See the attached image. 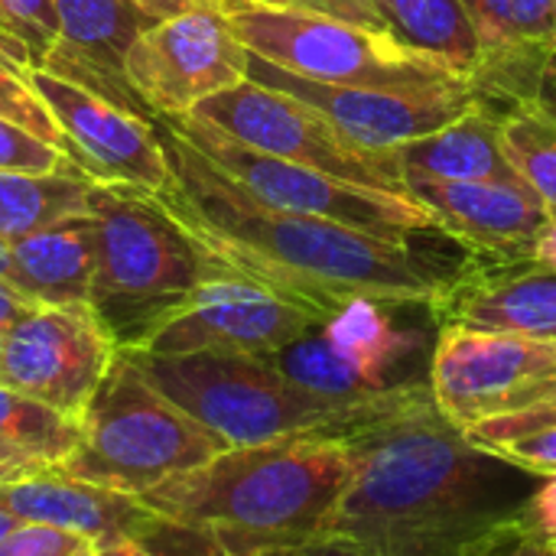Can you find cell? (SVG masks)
I'll return each mask as SVG.
<instances>
[{
    "mask_svg": "<svg viewBox=\"0 0 556 556\" xmlns=\"http://www.w3.org/2000/svg\"><path fill=\"white\" fill-rule=\"evenodd\" d=\"M189 114L208 121L212 127L261 153L339 176L355 186L410 195L397 150H371L349 137L313 104L267 88L254 78H244L241 85L205 98Z\"/></svg>",
    "mask_w": 556,
    "mask_h": 556,
    "instance_id": "obj_9",
    "label": "cell"
},
{
    "mask_svg": "<svg viewBox=\"0 0 556 556\" xmlns=\"http://www.w3.org/2000/svg\"><path fill=\"white\" fill-rule=\"evenodd\" d=\"M518 528H521V531H534V534H556V511L554 515H544V518L521 521Z\"/></svg>",
    "mask_w": 556,
    "mask_h": 556,
    "instance_id": "obj_40",
    "label": "cell"
},
{
    "mask_svg": "<svg viewBox=\"0 0 556 556\" xmlns=\"http://www.w3.org/2000/svg\"><path fill=\"white\" fill-rule=\"evenodd\" d=\"M91 192L94 179L72 160L52 173L0 169V238L13 244L42 228L91 215Z\"/></svg>",
    "mask_w": 556,
    "mask_h": 556,
    "instance_id": "obj_22",
    "label": "cell"
},
{
    "mask_svg": "<svg viewBox=\"0 0 556 556\" xmlns=\"http://www.w3.org/2000/svg\"><path fill=\"white\" fill-rule=\"evenodd\" d=\"M36 303H29L26 296H20L13 287H7L3 280H0V332H7L23 313H29Z\"/></svg>",
    "mask_w": 556,
    "mask_h": 556,
    "instance_id": "obj_37",
    "label": "cell"
},
{
    "mask_svg": "<svg viewBox=\"0 0 556 556\" xmlns=\"http://www.w3.org/2000/svg\"><path fill=\"white\" fill-rule=\"evenodd\" d=\"M502 140L518 176L556 212V104L528 98L502 111Z\"/></svg>",
    "mask_w": 556,
    "mask_h": 556,
    "instance_id": "obj_27",
    "label": "cell"
},
{
    "mask_svg": "<svg viewBox=\"0 0 556 556\" xmlns=\"http://www.w3.org/2000/svg\"><path fill=\"white\" fill-rule=\"evenodd\" d=\"M352 479L339 437H290L225 450L147 495L153 511L208 531L231 556L323 538Z\"/></svg>",
    "mask_w": 556,
    "mask_h": 556,
    "instance_id": "obj_3",
    "label": "cell"
},
{
    "mask_svg": "<svg viewBox=\"0 0 556 556\" xmlns=\"http://www.w3.org/2000/svg\"><path fill=\"white\" fill-rule=\"evenodd\" d=\"M0 362H3V332H0Z\"/></svg>",
    "mask_w": 556,
    "mask_h": 556,
    "instance_id": "obj_44",
    "label": "cell"
},
{
    "mask_svg": "<svg viewBox=\"0 0 556 556\" xmlns=\"http://www.w3.org/2000/svg\"><path fill=\"white\" fill-rule=\"evenodd\" d=\"M531 254L538 264H544L547 270H556V212H551L547 225L541 228V235L531 244Z\"/></svg>",
    "mask_w": 556,
    "mask_h": 556,
    "instance_id": "obj_38",
    "label": "cell"
},
{
    "mask_svg": "<svg viewBox=\"0 0 556 556\" xmlns=\"http://www.w3.org/2000/svg\"><path fill=\"white\" fill-rule=\"evenodd\" d=\"M388 29L456 68L472 81L479 68V39L459 0H375Z\"/></svg>",
    "mask_w": 556,
    "mask_h": 556,
    "instance_id": "obj_24",
    "label": "cell"
},
{
    "mask_svg": "<svg viewBox=\"0 0 556 556\" xmlns=\"http://www.w3.org/2000/svg\"><path fill=\"white\" fill-rule=\"evenodd\" d=\"M485 556H556V534H534L515 528Z\"/></svg>",
    "mask_w": 556,
    "mask_h": 556,
    "instance_id": "obj_35",
    "label": "cell"
},
{
    "mask_svg": "<svg viewBox=\"0 0 556 556\" xmlns=\"http://www.w3.org/2000/svg\"><path fill=\"white\" fill-rule=\"evenodd\" d=\"M0 20L7 36L20 46L26 65L39 68L59 36L55 0H0Z\"/></svg>",
    "mask_w": 556,
    "mask_h": 556,
    "instance_id": "obj_30",
    "label": "cell"
},
{
    "mask_svg": "<svg viewBox=\"0 0 556 556\" xmlns=\"http://www.w3.org/2000/svg\"><path fill=\"white\" fill-rule=\"evenodd\" d=\"M147 13H153L156 20H169L199 7H222V0H137Z\"/></svg>",
    "mask_w": 556,
    "mask_h": 556,
    "instance_id": "obj_36",
    "label": "cell"
},
{
    "mask_svg": "<svg viewBox=\"0 0 556 556\" xmlns=\"http://www.w3.org/2000/svg\"><path fill=\"white\" fill-rule=\"evenodd\" d=\"M153 130L173 179L160 202L235 274L300 303L323 323L352 300L427 309L459 257L427 248L443 231H368L329 218L267 208L182 140L163 117Z\"/></svg>",
    "mask_w": 556,
    "mask_h": 556,
    "instance_id": "obj_1",
    "label": "cell"
},
{
    "mask_svg": "<svg viewBox=\"0 0 556 556\" xmlns=\"http://www.w3.org/2000/svg\"><path fill=\"white\" fill-rule=\"evenodd\" d=\"M13 290L36 306H78L94 280V218H68L10 244Z\"/></svg>",
    "mask_w": 556,
    "mask_h": 556,
    "instance_id": "obj_21",
    "label": "cell"
},
{
    "mask_svg": "<svg viewBox=\"0 0 556 556\" xmlns=\"http://www.w3.org/2000/svg\"><path fill=\"white\" fill-rule=\"evenodd\" d=\"M68 156L55 150L52 143L39 140L36 134L23 130L20 124L0 117V169H16V173H52L65 163Z\"/></svg>",
    "mask_w": 556,
    "mask_h": 556,
    "instance_id": "obj_32",
    "label": "cell"
},
{
    "mask_svg": "<svg viewBox=\"0 0 556 556\" xmlns=\"http://www.w3.org/2000/svg\"><path fill=\"white\" fill-rule=\"evenodd\" d=\"M78 424L81 440L55 472L124 495H147L231 450L163 397L124 352L111 362Z\"/></svg>",
    "mask_w": 556,
    "mask_h": 556,
    "instance_id": "obj_6",
    "label": "cell"
},
{
    "mask_svg": "<svg viewBox=\"0 0 556 556\" xmlns=\"http://www.w3.org/2000/svg\"><path fill=\"white\" fill-rule=\"evenodd\" d=\"M407 192L433 215L437 228L466 251H528L551 212L541 195L518 179L479 182H407Z\"/></svg>",
    "mask_w": 556,
    "mask_h": 556,
    "instance_id": "obj_19",
    "label": "cell"
},
{
    "mask_svg": "<svg viewBox=\"0 0 556 556\" xmlns=\"http://www.w3.org/2000/svg\"><path fill=\"white\" fill-rule=\"evenodd\" d=\"M222 10L248 52L303 78L378 88H446L469 81L391 29L355 26L319 10H277L244 0H222Z\"/></svg>",
    "mask_w": 556,
    "mask_h": 556,
    "instance_id": "obj_7",
    "label": "cell"
},
{
    "mask_svg": "<svg viewBox=\"0 0 556 556\" xmlns=\"http://www.w3.org/2000/svg\"><path fill=\"white\" fill-rule=\"evenodd\" d=\"M98 556H153L150 551L137 547V544H117V547H104L98 551Z\"/></svg>",
    "mask_w": 556,
    "mask_h": 556,
    "instance_id": "obj_42",
    "label": "cell"
},
{
    "mask_svg": "<svg viewBox=\"0 0 556 556\" xmlns=\"http://www.w3.org/2000/svg\"><path fill=\"white\" fill-rule=\"evenodd\" d=\"M81 440V424L55 407L0 384V453L55 469Z\"/></svg>",
    "mask_w": 556,
    "mask_h": 556,
    "instance_id": "obj_25",
    "label": "cell"
},
{
    "mask_svg": "<svg viewBox=\"0 0 556 556\" xmlns=\"http://www.w3.org/2000/svg\"><path fill=\"white\" fill-rule=\"evenodd\" d=\"M244 3H257V7H277V10H293V7H300V10H309V7H306V0H244Z\"/></svg>",
    "mask_w": 556,
    "mask_h": 556,
    "instance_id": "obj_43",
    "label": "cell"
},
{
    "mask_svg": "<svg viewBox=\"0 0 556 556\" xmlns=\"http://www.w3.org/2000/svg\"><path fill=\"white\" fill-rule=\"evenodd\" d=\"M251 52L222 7H199L150 26L127 52V78L150 114H189L248 78Z\"/></svg>",
    "mask_w": 556,
    "mask_h": 556,
    "instance_id": "obj_12",
    "label": "cell"
},
{
    "mask_svg": "<svg viewBox=\"0 0 556 556\" xmlns=\"http://www.w3.org/2000/svg\"><path fill=\"white\" fill-rule=\"evenodd\" d=\"M466 440L534 476V479H554L556 476V397H547L541 404L492 417L466 430Z\"/></svg>",
    "mask_w": 556,
    "mask_h": 556,
    "instance_id": "obj_26",
    "label": "cell"
},
{
    "mask_svg": "<svg viewBox=\"0 0 556 556\" xmlns=\"http://www.w3.org/2000/svg\"><path fill=\"white\" fill-rule=\"evenodd\" d=\"M0 36H7V29H3V20H0Z\"/></svg>",
    "mask_w": 556,
    "mask_h": 556,
    "instance_id": "obj_45",
    "label": "cell"
},
{
    "mask_svg": "<svg viewBox=\"0 0 556 556\" xmlns=\"http://www.w3.org/2000/svg\"><path fill=\"white\" fill-rule=\"evenodd\" d=\"M280 375H287L293 384L323 394V397H368L381 394L388 388H378L371 378H365L352 362H345L319 329L306 332L303 339L283 345L274 355H264Z\"/></svg>",
    "mask_w": 556,
    "mask_h": 556,
    "instance_id": "obj_28",
    "label": "cell"
},
{
    "mask_svg": "<svg viewBox=\"0 0 556 556\" xmlns=\"http://www.w3.org/2000/svg\"><path fill=\"white\" fill-rule=\"evenodd\" d=\"M98 551L94 541L52 525H20L0 544V556H98Z\"/></svg>",
    "mask_w": 556,
    "mask_h": 556,
    "instance_id": "obj_31",
    "label": "cell"
},
{
    "mask_svg": "<svg viewBox=\"0 0 556 556\" xmlns=\"http://www.w3.org/2000/svg\"><path fill=\"white\" fill-rule=\"evenodd\" d=\"M55 20L59 36L39 68L153 121L127 78V52L160 20L137 0H55Z\"/></svg>",
    "mask_w": 556,
    "mask_h": 556,
    "instance_id": "obj_17",
    "label": "cell"
},
{
    "mask_svg": "<svg viewBox=\"0 0 556 556\" xmlns=\"http://www.w3.org/2000/svg\"><path fill=\"white\" fill-rule=\"evenodd\" d=\"M309 10H319V13H329V16H339L345 23H355V26H368V29H388L381 10L375 7V0H306Z\"/></svg>",
    "mask_w": 556,
    "mask_h": 556,
    "instance_id": "obj_33",
    "label": "cell"
},
{
    "mask_svg": "<svg viewBox=\"0 0 556 556\" xmlns=\"http://www.w3.org/2000/svg\"><path fill=\"white\" fill-rule=\"evenodd\" d=\"M394 309H410V306H388L378 300H352L319 326L323 339L345 362H352L365 378H371L378 388H394L397 384V381H391L394 368L407 355H414L420 345L417 332H407L397 326Z\"/></svg>",
    "mask_w": 556,
    "mask_h": 556,
    "instance_id": "obj_23",
    "label": "cell"
},
{
    "mask_svg": "<svg viewBox=\"0 0 556 556\" xmlns=\"http://www.w3.org/2000/svg\"><path fill=\"white\" fill-rule=\"evenodd\" d=\"M91 218L94 280L88 306L117 349H140L202 283L235 274L156 192L94 182Z\"/></svg>",
    "mask_w": 556,
    "mask_h": 556,
    "instance_id": "obj_5",
    "label": "cell"
},
{
    "mask_svg": "<svg viewBox=\"0 0 556 556\" xmlns=\"http://www.w3.org/2000/svg\"><path fill=\"white\" fill-rule=\"evenodd\" d=\"M254 556H371L368 551L339 541V538H313V541H300V544H280V547H267L257 551Z\"/></svg>",
    "mask_w": 556,
    "mask_h": 556,
    "instance_id": "obj_34",
    "label": "cell"
},
{
    "mask_svg": "<svg viewBox=\"0 0 556 556\" xmlns=\"http://www.w3.org/2000/svg\"><path fill=\"white\" fill-rule=\"evenodd\" d=\"M437 329L515 332L556 339V270H547L528 251L482 254L466 251L427 306Z\"/></svg>",
    "mask_w": 556,
    "mask_h": 556,
    "instance_id": "obj_16",
    "label": "cell"
},
{
    "mask_svg": "<svg viewBox=\"0 0 556 556\" xmlns=\"http://www.w3.org/2000/svg\"><path fill=\"white\" fill-rule=\"evenodd\" d=\"M248 78L313 104L349 137H355L371 150H401L404 143L446 127L450 121L463 117L482 101L472 81L446 85V88L329 85L277 68L254 52L248 62Z\"/></svg>",
    "mask_w": 556,
    "mask_h": 556,
    "instance_id": "obj_15",
    "label": "cell"
},
{
    "mask_svg": "<svg viewBox=\"0 0 556 556\" xmlns=\"http://www.w3.org/2000/svg\"><path fill=\"white\" fill-rule=\"evenodd\" d=\"M49 472V466H36V463H20V459H10L0 453V485H10V482H20V479H33V476H42Z\"/></svg>",
    "mask_w": 556,
    "mask_h": 556,
    "instance_id": "obj_39",
    "label": "cell"
},
{
    "mask_svg": "<svg viewBox=\"0 0 556 556\" xmlns=\"http://www.w3.org/2000/svg\"><path fill=\"white\" fill-rule=\"evenodd\" d=\"M0 280L13 287V261H10V244L0 238Z\"/></svg>",
    "mask_w": 556,
    "mask_h": 556,
    "instance_id": "obj_41",
    "label": "cell"
},
{
    "mask_svg": "<svg viewBox=\"0 0 556 556\" xmlns=\"http://www.w3.org/2000/svg\"><path fill=\"white\" fill-rule=\"evenodd\" d=\"M114 358L117 345L88 303L33 306L3 332L0 384L78 420Z\"/></svg>",
    "mask_w": 556,
    "mask_h": 556,
    "instance_id": "obj_11",
    "label": "cell"
},
{
    "mask_svg": "<svg viewBox=\"0 0 556 556\" xmlns=\"http://www.w3.org/2000/svg\"><path fill=\"white\" fill-rule=\"evenodd\" d=\"M23 81L46 104L65 137V156L101 186H137L160 192L173 169L150 117L124 111L81 85L49 75L36 65H20Z\"/></svg>",
    "mask_w": 556,
    "mask_h": 556,
    "instance_id": "obj_14",
    "label": "cell"
},
{
    "mask_svg": "<svg viewBox=\"0 0 556 556\" xmlns=\"http://www.w3.org/2000/svg\"><path fill=\"white\" fill-rule=\"evenodd\" d=\"M117 352H124L163 397H169L182 414L222 437L231 450L264 446L290 437L342 440L355 427L391 414L417 384H394L368 397H323L293 384L264 355H150L137 349Z\"/></svg>",
    "mask_w": 556,
    "mask_h": 556,
    "instance_id": "obj_4",
    "label": "cell"
},
{
    "mask_svg": "<svg viewBox=\"0 0 556 556\" xmlns=\"http://www.w3.org/2000/svg\"><path fill=\"white\" fill-rule=\"evenodd\" d=\"M427 381L437 410L466 433L482 420L556 397V339L437 329Z\"/></svg>",
    "mask_w": 556,
    "mask_h": 556,
    "instance_id": "obj_10",
    "label": "cell"
},
{
    "mask_svg": "<svg viewBox=\"0 0 556 556\" xmlns=\"http://www.w3.org/2000/svg\"><path fill=\"white\" fill-rule=\"evenodd\" d=\"M319 326H323L319 316L280 296L277 290L244 274H225L202 283L137 352L274 355Z\"/></svg>",
    "mask_w": 556,
    "mask_h": 556,
    "instance_id": "obj_13",
    "label": "cell"
},
{
    "mask_svg": "<svg viewBox=\"0 0 556 556\" xmlns=\"http://www.w3.org/2000/svg\"><path fill=\"white\" fill-rule=\"evenodd\" d=\"M0 117L20 124L23 130L36 134L39 140L52 143L65 153V137L55 124V117L46 111V104L33 94V88L23 81L20 62L0 52Z\"/></svg>",
    "mask_w": 556,
    "mask_h": 556,
    "instance_id": "obj_29",
    "label": "cell"
},
{
    "mask_svg": "<svg viewBox=\"0 0 556 556\" xmlns=\"http://www.w3.org/2000/svg\"><path fill=\"white\" fill-rule=\"evenodd\" d=\"M476 39L472 75L482 101L498 111L538 98L556 78V0H459Z\"/></svg>",
    "mask_w": 556,
    "mask_h": 556,
    "instance_id": "obj_18",
    "label": "cell"
},
{
    "mask_svg": "<svg viewBox=\"0 0 556 556\" xmlns=\"http://www.w3.org/2000/svg\"><path fill=\"white\" fill-rule=\"evenodd\" d=\"M163 117L182 140H189L202 156H208L228 179H235L251 199L267 208L329 218L368 231H440L433 215L404 192H384L345 182L339 176L261 153L254 147L238 143L225 130L212 127L195 114H156Z\"/></svg>",
    "mask_w": 556,
    "mask_h": 556,
    "instance_id": "obj_8",
    "label": "cell"
},
{
    "mask_svg": "<svg viewBox=\"0 0 556 556\" xmlns=\"http://www.w3.org/2000/svg\"><path fill=\"white\" fill-rule=\"evenodd\" d=\"M342 443L352 479L323 538L371 556H485L538 489L534 476L476 450L437 410L430 381Z\"/></svg>",
    "mask_w": 556,
    "mask_h": 556,
    "instance_id": "obj_2",
    "label": "cell"
},
{
    "mask_svg": "<svg viewBox=\"0 0 556 556\" xmlns=\"http://www.w3.org/2000/svg\"><path fill=\"white\" fill-rule=\"evenodd\" d=\"M404 182H479L518 179L502 140V111L479 101L446 127L397 150Z\"/></svg>",
    "mask_w": 556,
    "mask_h": 556,
    "instance_id": "obj_20",
    "label": "cell"
}]
</instances>
